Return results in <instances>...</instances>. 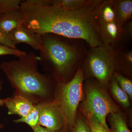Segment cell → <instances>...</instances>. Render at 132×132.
I'll return each mask as SVG.
<instances>
[{"label": "cell", "instance_id": "obj_1", "mask_svg": "<svg viewBox=\"0 0 132 132\" xmlns=\"http://www.w3.org/2000/svg\"><path fill=\"white\" fill-rule=\"evenodd\" d=\"M102 0H90L86 6L69 10L54 5H36L29 0L21 3L22 26L40 35L52 34L85 40L90 47L104 46L94 17Z\"/></svg>", "mask_w": 132, "mask_h": 132}, {"label": "cell", "instance_id": "obj_2", "mask_svg": "<svg viewBox=\"0 0 132 132\" xmlns=\"http://www.w3.org/2000/svg\"><path fill=\"white\" fill-rule=\"evenodd\" d=\"M18 60L4 62L0 68L17 93L34 103L46 98L49 94L48 80L37 68L39 57L30 53Z\"/></svg>", "mask_w": 132, "mask_h": 132}, {"label": "cell", "instance_id": "obj_3", "mask_svg": "<svg viewBox=\"0 0 132 132\" xmlns=\"http://www.w3.org/2000/svg\"><path fill=\"white\" fill-rule=\"evenodd\" d=\"M42 36L43 49L40 52L41 57H39L49 61L60 75L68 73L84 57V52L75 45L52 34H46Z\"/></svg>", "mask_w": 132, "mask_h": 132}, {"label": "cell", "instance_id": "obj_4", "mask_svg": "<svg viewBox=\"0 0 132 132\" xmlns=\"http://www.w3.org/2000/svg\"><path fill=\"white\" fill-rule=\"evenodd\" d=\"M86 98L83 107L87 114L93 116L107 130H110L106 123L107 116L120 112L103 86L97 82H89L86 88Z\"/></svg>", "mask_w": 132, "mask_h": 132}, {"label": "cell", "instance_id": "obj_5", "mask_svg": "<svg viewBox=\"0 0 132 132\" xmlns=\"http://www.w3.org/2000/svg\"><path fill=\"white\" fill-rule=\"evenodd\" d=\"M85 58L88 72L102 86L107 85L116 69L115 49L105 46L91 47Z\"/></svg>", "mask_w": 132, "mask_h": 132}, {"label": "cell", "instance_id": "obj_6", "mask_svg": "<svg viewBox=\"0 0 132 132\" xmlns=\"http://www.w3.org/2000/svg\"><path fill=\"white\" fill-rule=\"evenodd\" d=\"M84 73L79 68L73 79L69 82L61 85L57 102L62 112L65 125L69 127L75 126L77 109L83 98Z\"/></svg>", "mask_w": 132, "mask_h": 132}, {"label": "cell", "instance_id": "obj_7", "mask_svg": "<svg viewBox=\"0 0 132 132\" xmlns=\"http://www.w3.org/2000/svg\"><path fill=\"white\" fill-rule=\"evenodd\" d=\"M94 15L104 46L116 49L121 41L122 28L116 18L113 0L102 1L95 9Z\"/></svg>", "mask_w": 132, "mask_h": 132}, {"label": "cell", "instance_id": "obj_8", "mask_svg": "<svg viewBox=\"0 0 132 132\" xmlns=\"http://www.w3.org/2000/svg\"><path fill=\"white\" fill-rule=\"evenodd\" d=\"M39 125L53 131H58L65 127V119L57 102L39 104Z\"/></svg>", "mask_w": 132, "mask_h": 132}, {"label": "cell", "instance_id": "obj_9", "mask_svg": "<svg viewBox=\"0 0 132 132\" xmlns=\"http://www.w3.org/2000/svg\"><path fill=\"white\" fill-rule=\"evenodd\" d=\"M8 38L15 46L19 43H25L40 52L43 49L42 35L32 32L23 26L12 31L9 35Z\"/></svg>", "mask_w": 132, "mask_h": 132}, {"label": "cell", "instance_id": "obj_10", "mask_svg": "<svg viewBox=\"0 0 132 132\" xmlns=\"http://www.w3.org/2000/svg\"><path fill=\"white\" fill-rule=\"evenodd\" d=\"M22 14L20 8L0 14V32L8 38L10 33L22 26Z\"/></svg>", "mask_w": 132, "mask_h": 132}, {"label": "cell", "instance_id": "obj_11", "mask_svg": "<svg viewBox=\"0 0 132 132\" xmlns=\"http://www.w3.org/2000/svg\"><path fill=\"white\" fill-rule=\"evenodd\" d=\"M5 104L8 109L9 114H17L21 118L27 115L35 105L28 99L19 95L7 98Z\"/></svg>", "mask_w": 132, "mask_h": 132}, {"label": "cell", "instance_id": "obj_12", "mask_svg": "<svg viewBox=\"0 0 132 132\" xmlns=\"http://www.w3.org/2000/svg\"><path fill=\"white\" fill-rule=\"evenodd\" d=\"M113 6L116 18L123 28L132 17V0H113Z\"/></svg>", "mask_w": 132, "mask_h": 132}, {"label": "cell", "instance_id": "obj_13", "mask_svg": "<svg viewBox=\"0 0 132 132\" xmlns=\"http://www.w3.org/2000/svg\"><path fill=\"white\" fill-rule=\"evenodd\" d=\"M109 121L111 125L110 132H131L125 118L120 112L109 114Z\"/></svg>", "mask_w": 132, "mask_h": 132}, {"label": "cell", "instance_id": "obj_14", "mask_svg": "<svg viewBox=\"0 0 132 132\" xmlns=\"http://www.w3.org/2000/svg\"><path fill=\"white\" fill-rule=\"evenodd\" d=\"M109 82H110L111 92L114 98L125 107L130 106L131 104L128 95L121 88L113 75L111 78Z\"/></svg>", "mask_w": 132, "mask_h": 132}, {"label": "cell", "instance_id": "obj_15", "mask_svg": "<svg viewBox=\"0 0 132 132\" xmlns=\"http://www.w3.org/2000/svg\"><path fill=\"white\" fill-rule=\"evenodd\" d=\"M90 0H53L52 5L69 10H75L87 5Z\"/></svg>", "mask_w": 132, "mask_h": 132}, {"label": "cell", "instance_id": "obj_16", "mask_svg": "<svg viewBox=\"0 0 132 132\" xmlns=\"http://www.w3.org/2000/svg\"><path fill=\"white\" fill-rule=\"evenodd\" d=\"M39 104L35 105L31 112L25 117L14 121L15 123H24L27 124L32 129L39 126Z\"/></svg>", "mask_w": 132, "mask_h": 132}, {"label": "cell", "instance_id": "obj_17", "mask_svg": "<svg viewBox=\"0 0 132 132\" xmlns=\"http://www.w3.org/2000/svg\"><path fill=\"white\" fill-rule=\"evenodd\" d=\"M113 76L118 81V84L131 98H132V82L131 80L119 73L114 72Z\"/></svg>", "mask_w": 132, "mask_h": 132}, {"label": "cell", "instance_id": "obj_18", "mask_svg": "<svg viewBox=\"0 0 132 132\" xmlns=\"http://www.w3.org/2000/svg\"><path fill=\"white\" fill-rule=\"evenodd\" d=\"M21 2L19 0H0V14L19 9Z\"/></svg>", "mask_w": 132, "mask_h": 132}, {"label": "cell", "instance_id": "obj_19", "mask_svg": "<svg viewBox=\"0 0 132 132\" xmlns=\"http://www.w3.org/2000/svg\"><path fill=\"white\" fill-rule=\"evenodd\" d=\"M87 123L91 130V132H110L106 130L101 125L93 116L87 114Z\"/></svg>", "mask_w": 132, "mask_h": 132}, {"label": "cell", "instance_id": "obj_20", "mask_svg": "<svg viewBox=\"0 0 132 132\" xmlns=\"http://www.w3.org/2000/svg\"><path fill=\"white\" fill-rule=\"evenodd\" d=\"M27 53L24 51L16 48H13L7 46L0 44V55H11L17 56L19 58L26 56Z\"/></svg>", "mask_w": 132, "mask_h": 132}, {"label": "cell", "instance_id": "obj_21", "mask_svg": "<svg viewBox=\"0 0 132 132\" xmlns=\"http://www.w3.org/2000/svg\"><path fill=\"white\" fill-rule=\"evenodd\" d=\"M72 128V132H91L86 122L80 118L76 120Z\"/></svg>", "mask_w": 132, "mask_h": 132}, {"label": "cell", "instance_id": "obj_22", "mask_svg": "<svg viewBox=\"0 0 132 132\" xmlns=\"http://www.w3.org/2000/svg\"><path fill=\"white\" fill-rule=\"evenodd\" d=\"M132 37V22L130 20L127 22L123 26L121 41H122V40L131 39Z\"/></svg>", "mask_w": 132, "mask_h": 132}, {"label": "cell", "instance_id": "obj_23", "mask_svg": "<svg viewBox=\"0 0 132 132\" xmlns=\"http://www.w3.org/2000/svg\"><path fill=\"white\" fill-rule=\"evenodd\" d=\"M0 44L5 45L12 48H16V46H15L13 44V43L9 38L2 34L1 32H0Z\"/></svg>", "mask_w": 132, "mask_h": 132}, {"label": "cell", "instance_id": "obj_24", "mask_svg": "<svg viewBox=\"0 0 132 132\" xmlns=\"http://www.w3.org/2000/svg\"><path fill=\"white\" fill-rule=\"evenodd\" d=\"M33 130L34 132H67L68 131L67 129L65 128V127L60 131H53L48 129L46 128L42 127L39 125L33 129Z\"/></svg>", "mask_w": 132, "mask_h": 132}, {"label": "cell", "instance_id": "obj_25", "mask_svg": "<svg viewBox=\"0 0 132 132\" xmlns=\"http://www.w3.org/2000/svg\"><path fill=\"white\" fill-rule=\"evenodd\" d=\"M6 100L7 98L5 99H0V106H3V105H4Z\"/></svg>", "mask_w": 132, "mask_h": 132}, {"label": "cell", "instance_id": "obj_26", "mask_svg": "<svg viewBox=\"0 0 132 132\" xmlns=\"http://www.w3.org/2000/svg\"><path fill=\"white\" fill-rule=\"evenodd\" d=\"M2 82L1 80H0V92H1V90L2 89Z\"/></svg>", "mask_w": 132, "mask_h": 132}, {"label": "cell", "instance_id": "obj_27", "mask_svg": "<svg viewBox=\"0 0 132 132\" xmlns=\"http://www.w3.org/2000/svg\"><path fill=\"white\" fill-rule=\"evenodd\" d=\"M3 127V125L0 123V129H2Z\"/></svg>", "mask_w": 132, "mask_h": 132}, {"label": "cell", "instance_id": "obj_28", "mask_svg": "<svg viewBox=\"0 0 132 132\" xmlns=\"http://www.w3.org/2000/svg\"><path fill=\"white\" fill-rule=\"evenodd\" d=\"M67 132H68V131H67Z\"/></svg>", "mask_w": 132, "mask_h": 132}]
</instances>
